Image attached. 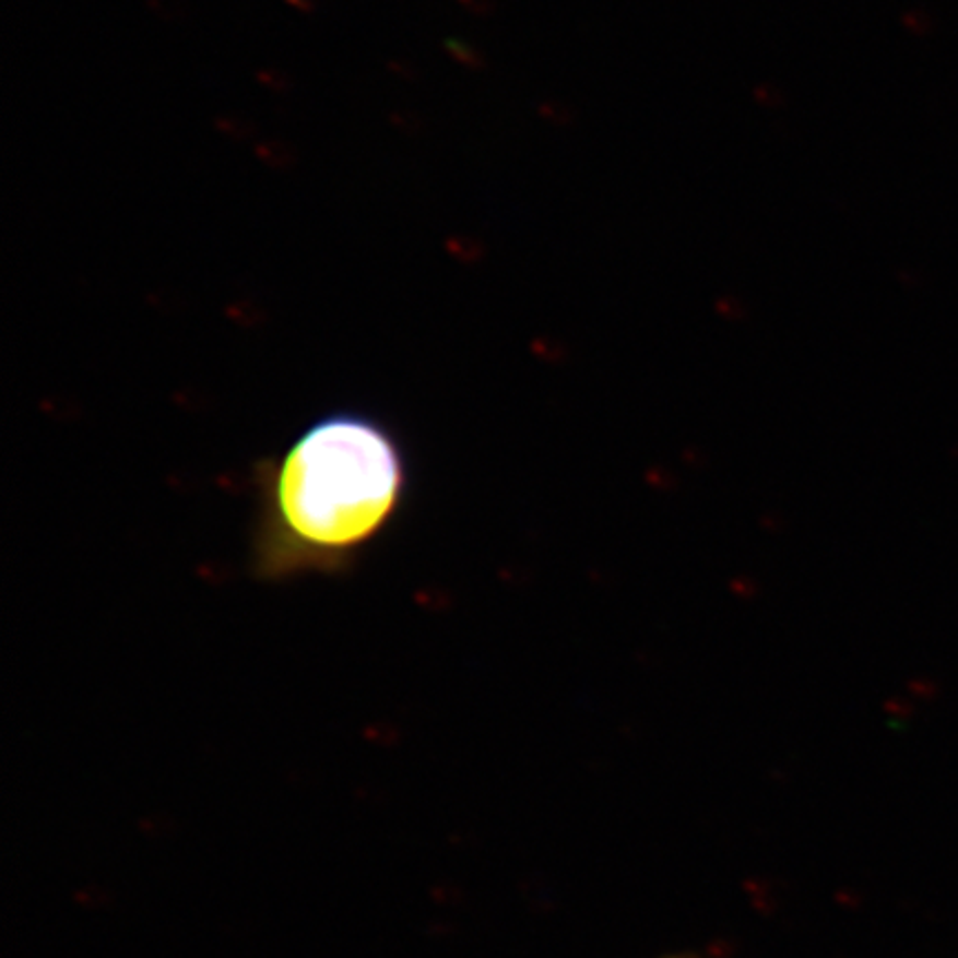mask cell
<instances>
[{
	"mask_svg": "<svg viewBox=\"0 0 958 958\" xmlns=\"http://www.w3.org/2000/svg\"><path fill=\"white\" fill-rule=\"evenodd\" d=\"M406 493L409 462L389 426L355 411L320 417L267 477L262 568H338L391 527Z\"/></svg>",
	"mask_w": 958,
	"mask_h": 958,
	"instance_id": "cell-1",
	"label": "cell"
},
{
	"mask_svg": "<svg viewBox=\"0 0 958 958\" xmlns=\"http://www.w3.org/2000/svg\"><path fill=\"white\" fill-rule=\"evenodd\" d=\"M256 156H258L267 167H271V169H275V172H286V169H293V167L298 165V152H296V146L288 144V142H284V140H277V138H271V140L260 142V144L256 146Z\"/></svg>",
	"mask_w": 958,
	"mask_h": 958,
	"instance_id": "cell-2",
	"label": "cell"
},
{
	"mask_svg": "<svg viewBox=\"0 0 958 958\" xmlns=\"http://www.w3.org/2000/svg\"><path fill=\"white\" fill-rule=\"evenodd\" d=\"M391 125L406 135H417L424 129V120L419 118V114H415L411 109L391 111Z\"/></svg>",
	"mask_w": 958,
	"mask_h": 958,
	"instance_id": "cell-6",
	"label": "cell"
},
{
	"mask_svg": "<svg viewBox=\"0 0 958 958\" xmlns=\"http://www.w3.org/2000/svg\"><path fill=\"white\" fill-rule=\"evenodd\" d=\"M215 131H220L223 135L236 140V142H245L249 138L256 135V125L243 116L236 114H223L213 120Z\"/></svg>",
	"mask_w": 958,
	"mask_h": 958,
	"instance_id": "cell-3",
	"label": "cell"
},
{
	"mask_svg": "<svg viewBox=\"0 0 958 958\" xmlns=\"http://www.w3.org/2000/svg\"><path fill=\"white\" fill-rule=\"evenodd\" d=\"M146 8H150L161 21L172 25H178L189 16L187 0H146Z\"/></svg>",
	"mask_w": 958,
	"mask_h": 958,
	"instance_id": "cell-4",
	"label": "cell"
},
{
	"mask_svg": "<svg viewBox=\"0 0 958 958\" xmlns=\"http://www.w3.org/2000/svg\"><path fill=\"white\" fill-rule=\"evenodd\" d=\"M389 69L395 73V76L404 79V81H417L419 71L413 62H409L406 58H391L389 60Z\"/></svg>",
	"mask_w": 958,
	"mask_h": 958,
	"instance_id": "cell-8",
	"label": "cell"
},
{
	"mask_svg": "<svg viewBox=\"0 0 958 958\" xmlns=\"http://www.w3.org/2000/svg\"><path fill=\"white\" fill-rule=\"evenodd\" d=\"M460 3L475 16H488L495 10V0H460Z\"/></svg>",
	"mask_w": 958,
	"mask_h": 958,
	"instance_id": "cell-9",
	"label": "cell"
},
{
	"mask_svg": "<svg viewBox=\"0 0 958 958\" xmlns=\"http://www.w3.org/2000/svg\"><path fill=\"white\" fill-rule=\"evenodd\" d=\"M286 5L296 8L303 14H314L318 10V0H286Z\"/></svg>",
	"mask_w": 958,
	"mask_h": 958,
	"instance_id": "cell-10",
	"label": "cell"
},
{
	"mask_svg": "<svg viewBox=\"0 0 958 958\" xmlns=\"http://www.w3.org/2000/svg\"><path fill=\"white\" fill-rule=\"evenodd\" d=\"M445 49H447L458 62H462V64L469 67V69H482V67H484V56H482L471 43H466V40H462V38H447V40H445Z\"/></svg>",
	"mask_w": 958,
	"mask_h": 958,
	"instance_id": "cell-5",
	"label": "cell"
},
{
	"mask_svg": "<svg viewBox=\"0 0 958 958\" xmlns=\"http://www.w3.org/2000/svg\"><path fill=\"white\" fill-rule=\"evenodd\" d=\"M258 81H260L264 87H269V90H273V92H280V94H284V92H288V90L293 87V81H291L288 73L282 71V69H273V67L260 69V71H258Z\"/></svg>",
	"mask_w": 958,
	"mask_h": 958,
	"instance_id": "cell-7",
	"label": "cell"
}]
</instances>
